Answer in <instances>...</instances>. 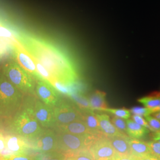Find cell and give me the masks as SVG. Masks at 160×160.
Listing matches in <instances>:
<instances>
[{
    "mask_svg": "<svg viewBox=\"0 0 160 160\" xmlns=\"http://www.w3.org/2000/svg\"><path fill=\"white\" fill-rule=\"evenodd\" d=\"M138 101L142 103L145 108L154 109L160 105V92L152 94L148 96L139 98Z\"/></svg>",
    "mask_w": 160,
    "mask_h": 160,
    "instance_id": "obj_21",
    "label": "cell"
},
{
    "mask_svg": "<svg viewBox=\"0 0 160 160\" xmlns=\"http://www.w3.org/2000/svg\"><path fill=\"white\" fill-rule=\"evenodd\" d=\"M129 142L131 149L132 154L135 155L138 158H141L148 155L152 154L147 142L130 137L129 139Z\"/></svg>",
    "mask_w": 160,
    "mask_h": 160,
    "instance_id": "obj_17",
    "label": "cell"
},
{
    "mask_svg": "<svg viewBox=\"0 0 160 160\" xmlns=\"http://www.w3.org/2000/svg\"><path fill=\"white\" fill-rule=\"evenodd\" d=\"M139 160H160V158L154 154H151L144 156L139 158Z\"/></svg>",
    "mask_w": 160,
    "mask_h": 160,
    "instance_id": "obj_33",
    "label": "cell"
},
{
    "mask_svg": "<svg viewBox=\"0 0 160 160\" xmlns=\"http://www.w3.org/2000/svg\"><path fill=\"white\" fill-rule=\"evenodd\" d=\"M131 113L133 114H137L141 116H146L148 115L152 114L154 113L153 110L149 109L147 108H140V107H135L132 108L131 110Z\"/></svg>",
    "mask_w": 160,
    "mask_h": 160,
    "instance_id": "obj_27",
    "label": "cell"
},
{
    "mask_svg": "<svg viewBox=\"0 0 160 160\" xmlns=\"http://www.w3.org/2000/svg\"><path fill=\"white\" fill-rule=\"evenodd\" d=\"M103 112H106L109 113L113 114L114 116H117L119 118H123L124 119H128L131 116V113L130 110L125 109H111V108H106L104 109Z\"/></svg>",
    "mask_w": 160,
    "mask_h": 160,
    "instance_id": "obj_22",
    "label": "cell"
},
{
    "mask_svg": "<svg viewBox=\"0 0 160 160\" xmlns=\"http://www.w3.org/2000/svg\"><path fill=\"white\" fill-rule=\"evenodd\" d=\"M145 120L148 122L149 125L152 129L154 132L160 131V120L157 119L154 116L151 115H148L145 116Z\"/></svg>",
    "mask_w": 160,
    "mask_h": 160,
    "instance_id": "obj_26",
    "label": "cell"
},
{
    "mask_svg": "<svg viewBox=\"0 0 160 160\" xmlns=\"http://www.w3.org/2000/svg\"><path fill=\"white\" fill-rule=\"evenodd\" d=\"M35 94L41 102L53 108L62 100L59 92L50 82L41 79L36 80Z\"/></svg>",
    "mask_w": 160,
    "mask_h": 160,
    "instance_id": "obj_7",
    "label": "cell"
},
{
    "mask_svg": "<svg viewBox=\"0 0 160 160\" xmlns=\"http://www.w3.org/2000/svg\"><path fill=\"white\" fill-rule=\"evenodd\" d=\"M2 160H33L25 154L13 155L2 158Z\"/></svg>",
    "mask_w": 160,
    "mask_h": 160,
    "instance_id": "obj_30",
    "label": "cell"
},
{
    "mask_svg": "<svg viewBox=\"0 0 160 160\" xmlns=\"http://www.w3.org/2000/svg\"><path fill=\"white\" fill-rule=\"evenodd\" d=\"M112 146L117 154L119 155L132 154L131 149L129 142V137L125 134L108 138Z\"/></svg>",
    "mask_w": 160,
    "mask_h": 160,
    "instance_id": "obj_12",
    "label": "cell"
},
{
    "mask_svg": "<svg viewBox=\"0 0 160 160\" xmlns=\"http://www.w3.org/2000/svg\"><path fill=\"white\" fill-rule=\"evenodd\" d=\"M92 109L97 111L103 112L104 109L108 108L106 101V93L104 92L96 90L88 97Z\"/></svg>",
    "mask_w": 160,
    "mask_h": 160,
    "instance_id": "obj_18",
    "label": "cell"
},
{
    "mask_svg": "<svg viewBox=\"0 0 160 160\" xmlns=\"http://www.w3.org/2000/svg\"><path fill=\"white\" fill-rule=\"evenodd\" d=\"M6 149H7L6 138L0 135V155L1 154L2 151H4Z\"/></svg>",
    "mask_w": 160,
    "mask_h": 160,
    "instance_id": "obj_32",
    "label": "cell"
},
{
    "mask_svg": "<svg viewBox=\"0 0 160 160\" xmlns=\"http://www.w3.org/2000/svg\"><path fill=\"white\" fill-rule=\"evenodd\" d=\"M23 94L0 70V118L11 120L23 103Z\"/></svg>",
    "mask_w": 160,
    "mask_h": 160,
    "instance_id": "obj_3",
    "label": "cell"
},
{
    "mask_svg": "<svg viewBox=\"0 0 160 160\" xmlns=\"http://www.w3.org/2000/svg\"><path fill=\"white\" fill-rule=\"evenodd\" d=\"M73 160H95L88 148L82 149L71 157Z\"/></svg>",
    "mask_w": 160,
    "mask_h": 160,
    "instance_id": "obj_25",
    "label": "cell"
},
{
    "mask_svg": "<svg viewBox=\"0 0 160 160\" xmlns=\"http://www.w3.org/2000/svg\"><path fill=\"white\" fill-rule=\"evenodd\" d=\"M1 118H0V129H1Z\"/></svg>",
    "mask_w": 160,
    "mask_h": 160,
    "instance_id": "obj_39",
    "label": "cell"
},
{
    "mask_svg": "<svg viewBox=\"0 0 160 160\" xmlns=\"http://www.w3.org/2000/svg\"><path fill=\"white\" fill-rule=\"evenodd\" d=\"M113 160H139V158L132 154L125 155H119L117 154L114 157Z\"/></svg>",
    "mask_w": 160,
    "mask_h": 160,
    "instance_id": "obj_31",
    "label": "cell"
},
{
    "mask_svg": "<svg viewBox=\"0 0 160 160\" xmlns=\"http://www.w3.org/2000/svg\"><path fill=\"white\" fill-rule=\"evenodd\" d=\"M34 101L32 98L23 101L22 107L10 123V128L14 134L30 141H34L39 137L45 129L35 118Z\"/></svg>",
    "mask_w": 160,
    "mask_h": 160,
    "instance_id": "obj_2",
    "label": "cell"
},
{
    "mask_svg": "<svg viewBox=\"0 0 160 160\" xmlns=\"http://www.w3.org/2000/svg\"><path fill=\"white\" fill-rule=\"evenodd\" d=\"M18 40L34 60L49 72L54 80L71 86L74 84L77 79L74 69L68 59L57 48L44 40L25 34L20 36Z\"/></svg>",
    "mask_w": 160,
    "mask_h": 160,
    "instance_id": "obj_1",
    "label": "cell"
},
{
    "mask_svg": "<svg viewBox=\"0 0 160 160\" xmlns=\"http://www.w3.org/2000/svg\"><path fill=\"white\" fill-rule=\"evenodd\" d=\"M1 71L12 84L24 94H35L36 80L23 69L15 60H10L3 64Z\"/></svg>",
    "mask_w": 160,
    "mask_h": 160,
    "instance_id": "obj_4",
    "label": "cell"
},
{
    "mask_svg": "<svg viewBox=\"0 0 160 160\" xmlns=\"http://www.w3.org/2000/svg\"><path fill=\"white\" fill-rule=\"evenodd\" d=\"M147 143L151 148L152 154L160 158V143L157 141H150Z\"/></svg>",
    "mask_w": 160,
    "mask_h": 160,
    "instance_id": "obj_29",
    "label": "cell"
},
{
    "mask_svg": "<svg viewBox=\"0 0 160 160\" xmlns=\"http://www.w3.org/2000/svg\"><path fill=\"white\" fill-rule=\"evenodd\" d=\"M57 133L58 145L59 152L73 155L88 148L98 137L90 133L84 135H75L65 132H56Z\"/></svg>",
    "mask_w": 160,
    "mask_h": 160,
    "instance_id": "obj_5",
    "label": "cell"
},
{
    "mask_svg": "<svg viewBox=\"0 0 160 160\" xmlns=\"http://www.w3.org/2000/svg\"><path fill=\"white\" fill-rule=\"evenodd\" d=\"M63 160H73V159H72V157H69V158H65Z\"/></svg>",
    "mask_w": 160,
    "mask_h": 160,
    "instance_id": "obj_38",
    "label": "cell"
},
{
    "mask_svg": "<svg viewBox=\"0 0 160 160\" xmlns=\"http://www.w3.org/2000/svg\"><path fill=\"white\" fill-rule=\"evenodd\" d=\"M153 110V112H154V113H155V112H158V111H160V105L158 106V107H157V108H155V109H152ZM152 113V114H153Z\"/></svg>",
    "mask_w": 160,
    "mask_h": 160,
    "instance_id": "obj_36",
    "label": "cell"
},
{
    "mask_svg": "<svg viewBox=\"0 0 160 160\" xmlns=\"http://www.w3.org/2000/svg\"><path fill=\"white\" fill-rule=\"evenodd\" d=\"M112 122L119 131L123 134L127 135V124L126 121L124 120V119L117 116H113L112 119Z\"/></svg>",
    "mask_w": 160,
    "mask_h": 160,
    "instance_id": "obj_24",
    "label": "cell"
},
{
    "mask_svg": "<svg viewBox=\"0 0 160 160\" xmlns=\"http://www.w3.org/2000/svg\"><path fill=\"white\" fill-rule=\"evenodd\" d=\"M127 135L133 139H140L147 135L149 132L148 129L141 126L132 119H127Z\"/></svg>",
    "mask_w": 160,
    "mask_h": 160,
    "instance_id": "obj_19",
    "label": "cell"
},
{
    "mask_svg": "<svg viewBox=\"0 0 160 160\" xmlns=\"http://www.w3.org/2000/svg\"><path fill=\"white\" fill-rule=\"evenodd\" d=\"M16 61L36 80H40V76L37 71L33 58L27 51L22 44L17 41L12 45Z\"/></svg>",
    "mask_w": 160,
    "mask_h": 160,
    "instance_id": "obj_8",
    "label": "cell"
},
{
    "mask_svg": "<svg viewBox=\"0 0 160 160\" xmlns=\"http://www.w3.org/2000/svg\"><path fill=\"white\" fill-rule=\"evenodd\" d=\"M65 158V155L61 152H53L50 153L42 154L38 156L34 160H63Z\"/></svg>",
    "mask_w": 160,
    "mask_h": 160,
    "instance_id": "obj_23",
    "label": "cell"
},
{
    "mask_svg": "<svg viewBox=\"0 0 160 160\" xmlns=\"http://www.w3.org/2000/svg\"><path fill=\"white\" fill-rule=\"evenodd\" d=\"M95 160H113L117 153L106 136L98 138L88 147Z\"/></svg>",
    "mask_w": 160,
    "mask_h": 160,
    "instance_id": "obj_9",
    "label": "cell"
},
{
    "mask_svg": "<svg viewBox=\"0 0 160 160\" xmlns=\"http://www.w3.org/2000/svg\"><path fill=\"white\" fill-rule=\"evenodd\" d=\"M53 129L56 132H65L78 135L89 133L88 129L83 120H76L65 125L57 126Z\"/></svg>",
    "mask_w": 160,
    "mask_h": 160,
    "instance_id": "obj_15",
    "label": "cell"
},
{
    "mask_svg": "<svg viewBox=\"0 0 160 160\" xmlns=\"http://www.w3.org/2000/svg\"><path fill=\"white\" fill-rule=\"evenodd\" d=\"M158 138H160V131L157 132H155V134L153 136V139Z\"/></svg>",
    "mask_w": 160,
    "mask_h": 160,
    "instance_id": "obj_35",
    "label": "cell"
},
{
    "mask_svg": "<svg viewBox=\"0 0 160 160\" xmlns=\"http://www.w3.org/2000/svg\"><path fill=\"white\" fill-rule=\"evenodd\" d=\"M69 97L73 100L77 106L81 110H92L90 104V102L88 97L84 95L82 92H74L71 93Z\"/></svg>",
    "mask_w": 160,
    "mask_h": 160,
    "instance_id": "obj_20",
    "label": "cell"
},
{
    "mask_svg": "<svg viewBox=\"0 0 160 160\" xmlns=\"http://www.w3.org/2000/svg\"><path fill=\"white\" fill-rule=\"evenodd\" d=\"M34 114L35 118L43 128L53 129L55 128L54 109L39 99L34 101Z\"/></svg>",
    "mask_w": 160,
    "mask_h": 160,
    "instance_id": "obj_10",
    "label": "cell"
},
{
    "mask_svg": "<svg viewBox=\"0 0 160 160\" xmlns=\"http://www.w3.org/2000/svg\"><path fill=\"white\" fill-rule=\"evenodd\" d=\"M81 112L82 114V120L84 121L89 133L97 137L104 136L100 130L96 114L93 110H81Z\"/></svg>",
    "mask_w": 160,
    "mask_h": 160,
    "instance_id": "obj_13",
    "label": "cell"
},
{
    "mask_svg": "<svg viewBox=\"0 0 160 160\" xmlns=\"http://www.w3.org/2000/svg\"><path fill=\"white\" fill-rule=\"evenodd\" d=\"M154 140L155 141H157V142H158L160 143V138H155V139H154Z\"/></svg>",
    "mask_w": 160,
    "mask_h": 160,
    "instance_id": "obj_37",
    "label": "cell"
},
{
    "mask_svg": "<svg viewBox=\"0 0 160 160\" xmlns=\"http://www.w3.org/2000/svg\"><path fill=\"white\" fill-rule=\"evenodd\" d=\"M34 147L42 154L57 152V133L53 129H45L42 133L34 141Z\"/></svg>",
    "mask_w": 160,
    "mask_h": 160,
    "instance_id": "obj_11",
    "label": "cell"
},
{
    "mask_svg": "<svg viewBox=\"0 0 160 160\" xmlns=\"http://www.w3.org/2000/svg\"><path fill=\"white\" fill-rule=\"evenodd\" d=\"M96 116L101 132L106 137H112L122 134L110 121L108 114L101 113L96 114Z\"/></svg>",
    "mask_w": 160,
    "mask_h": 160,
    "instance_id": "obj_14",
    "label": "cell"
},
{
    "mask_svg": "<svg viewBox=\"0 0 160 160\" xmlns=\"http://www.w3.org/2000/svg\"><path fill=\"white\" fill-rule=\"evenodd\" d=\"M132 119L133 121H135L136 123H137L138 124H139L141 126H144V127L147 128V129H148L149 131H151L154 132L152 129L151 128V126L149 125L147 120H145L142 118V116L137 115V114H133L132 116Z\"/></svg>",
    "mask_w": 160,
    "mask_h": 160,
    "instance_id": "obj_28",
    "label": "cell"
},
{
    "mask_svg": "<svg viewBox=\"0 0 160 160\" xmlns=\"http://www.w3.org/2000/svg\"><path fill=\"white\" fill-rule=\"evenodd\" d=\"M6 146L13 155L24 154L26 150L22 137L16 135H8L6 137Z\"/></svg>",
    "mask_w": 160,
    "mask_h": 160,
    "instance_id": "obj_16",
    "label": "cell"
},
{
    "mask_svg": "<svg viewBox=\"0 0 160 160\" xmlns=\"http://www.w3.org/2000/svg\"><path fill=\"white\" fill-rule=\"evenodd\" d=\"M53 109L55 127L65 125L76 120H82L81 110L77 106L63 99Z\"/></svg>",
    "mask_w": 160,
    "mask_h": 160,
    "instance_id": "obj_6",
    "label": "cell"
},
{
    "mask_svg": "<svg viewBox=\"0 0 160 160\" xmlns=\"http://www.w3.org/2000/svg\"></svg>",
    "mask_w": 160,
    "mask_h": 160,
    "instance_id": "obj_40",
    "label": "cell"
},
{
    "mask_svg": "<svg viewBox=\"0 0 160 160\" xmlns=\"http://www.w3.org/2000/svg\"><path fill=\"white\" fill-rule=\"evenodd\" d=\"M153 116L157 118V119L160 120V111H158L157 112H155L153 113Z\"/></svg>",
    "mask_w": 160,
    "mask_h": 160,
    "instance_id": "obj_34",
    "label": "cell"
}]
</instances>
